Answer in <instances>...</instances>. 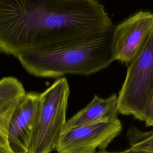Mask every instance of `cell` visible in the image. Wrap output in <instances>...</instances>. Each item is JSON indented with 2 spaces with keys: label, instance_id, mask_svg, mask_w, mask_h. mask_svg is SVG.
<instances>
[{
  "label": "cell",
  "instance_id": "obj_10",
  "mask_svg": "<svg viewBox=\"0 0 153 153\" xmlns=\"http://www.w3.org/2000/svg\"><path fill=\"white\" fill-rule=\"evenodd\" d=\"M127 138L131 149L153 152V130L142 131L130 127L127 131Z\"/></svg>",
  "mask_w": 153,
  "mask_h": 153
},
{
  "label": "cell",
  "instance_id": "obj_6",
  "mask_svg": "<svg viewBox=\"0 0 153 153\" xmlns=\"http://www.w3.org/2000/svg\"><path fill=\"white\" fill-rule=\"evenodd\" d=\"M123 125L118 118L63 130L56 150L58 153H96L105 151L120 134Z\"/></svg>",
  "mask_w": 153,
  "mask_h": 153
},
{
  "label": "cell",
  "instance_id": "obj_2",
  "mask_svg": "<svg viewBox=\"0 0 153 153\" xmlns=\"http://www.w3.org/2000/svg\"><path fill=\"white\" fill-rule=\"evenodd\" d=\"M112 30L82 43L26 52L16 58L26 71L37 77L90 75L107 68L114 62L111 50Z\"/></svg>",
  "mask_w": 153,
  "mask_h": 153
},
{
  "label": "cell",
  "instance_id": "obj_7",
  "mask_svg": "<svg viewBox=\"0 0 153 153\" xmlns=\"http://www.w3.org/2000/svg\"><path fill=\"white\" fill-rule=\"evenodd\" d=\"M40 107L39 93H26L20 99L8 128L7 141L11 153H29Z\"/></svg>",
  "mask_w": 153,
  "mask_h": 153
},
{
  "label": "cell",
  "instance_id": "obj_12",
  "mask_svg": "<svg viewBox=\"0 0 153 153\" xmlns=\"http://www.w3.org/2000/svg\"><path fill=\"white\" fill-rule=\"evenodd\" d=\"M143 121L146 126H153V93L148 104Z\"/></svg>",
  "mask_w": 153,
  "mask_h": 153
},
{
  "label": "cell",
  "instance_id": "obj_3",
  "mask_svg": "<svg viewBox=\"0 0 153 153\" xmlns=\"http://www.w3.org/2000/svg\"><path fill=\"white\" fill-rule=\"evenodd\" d=\"M70 88L66 78L56 80L39 93L40 111L29 153H51L56 149L66 122Z\"/></svg>",
  "mask_w": 153,
  "mask_h": 153
},
{
  "label": "cell",
  "instance_id": "obj_8",
  "mask_svg": "<svg viewBox=\"0 0 153 153\" xmlns=\"http://www.w3.org/2000/svg\"><path fill=\"white\" fill-rule=\"evenodd\" d=\"M118 97L115 93L106 99L94 95L87 106L66 121L63 130L111 121L118 118Z\"/></svg>",
  "mask_w": 153,
  "mask_h": 153
},
{
  "label": "cell",
  "instance_id": "obj_13",
  "mask_svg": "<svg viewBox=\"0 0 153 153\" xmlns=\"http://www.w3.org/2000/svg\"><path fill=\"white\" fill-rule=\"evenodd\" d=\"M117 153H153V152H149V151H137L128 148L124 151H122L120 152H117Z\"/></svg>",
  "mask_w": 153,
  "mask_h": 153
},
{
  "label": "cell",
  "instance_id": "obj_4",
  "mask_svg": "<svg viewBox=\"0 0 153 153\" xmlns=\"http://www.w3.org/2000/svg\"><path fill=\"white\" fill-rule=\"evenodd\" d=\"M153 93V32L140 54L128 65L118 97V113L143 121Z\"/></svg>",
  "mask_w": 153,
  "mask_h": 153
},
{
  "label": "cell",
  "instance_id": "obj_9",
  "mask_svg": "<svg viewBox=\"0 0 153 153\" xmlns=\"http://www.w3.org/2000/svg\"><path fill=\"white\" fill-rule=\"evenodd\" d=\"M22 97L0 104V153H11L7 141L8 124L11 117Z\"/></svg>",
  "mask_w": 153,
  "mask_h": 153
},
{
  "label": "cell",
  "instance_id": "obj_11",
  "mask_svg": "<svg viewBox=\"0 0 153 153\" xmlns=\"http://www.w3.org/2000/svg\"><path fill=\"white\" fill-rule=\"evenodd\" d=\"M25 94L23 84L16 78L6 76L0 79V104L22 97Z\"/></svg>",
  "mask_w": 153,
  "mask_h": 153
},
{
  "label": "cell",
  "instance_id": "obj_5",
  "mask_svg": "<svg viewBox=\"0 0 153 153\" xmlns=\"http://www.w3.org/2000/svg\"><path fill=\"white\" fill-rule=\"evenodd\" d=\"M153 32V13L139 11L112 30L111 50L114 61L128 65L142 51Z\"/></svg>",
  "mask_w": 153,
  "mask_h": 153
},
{
  "label": "cell",
  "instance_id": "obj_1",
  "mask_svg": "<svg viewBox=\"0 0 153 153\" xmlns=\"http://www.w3.org/2000/svg\"><path fill=\"white\" fill-rule=\"evenodd\" d=\"M114 26L96 0H0V52L15 57L82 43Z\"/></svg>",
  "mask_w": 153,
  "mask_h": 153
}]
</instances>
